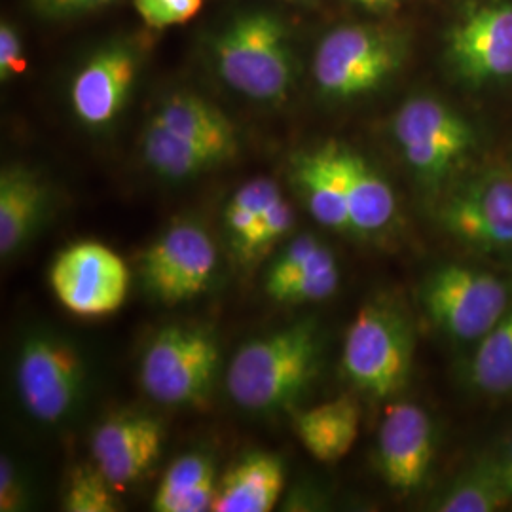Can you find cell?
Masks as SVG:
<instances>
[{
	"label": "cell",
	"instance_id": "23",
	"mask_svg": "<svg viewBox=\"0 0 512 512\" xmlns=\"http://www.w3.org/2000/svg\"><path fill=\"white\" fill-rule=\"evenodd\" d=\"M143 156L154 173L171 181L202 175L232 160L219 148L184 139L152 122H148L143 135Z\"/></svg>",
	"mask_w": 512,
	"mask_h": 512
},
{
	"label": "cell",
	"instance_id": "33",
	"mask_svg": "<svg viewBox=\"0 0 512 512\" xmlns=\"http://www.w3.org/2000/svg\"><path fill=\"white\" fill-rule=\"evenodd\" d=\"M25 69V57H23V44L18 31L12 23L2 21L0 25V80L6 82L14 74L21 73Z\"/></svg>",
	"mask_w": 512,
	"mask_h": 512
},
{
	"label": "cell",
	"instance_id": "27",
	"mask_svg": "<svg viewBox=\"0 0 512 512\" xmlns=\"http://www.w3.org/2000/svg\"><path fill=\"white\" fill-rule=\"evenodd\" d=\"M340 268L334 253L327 249L304 274L298 275L274 300L281 304H308L327 300L338 291Z\"/></svg>",
	"mask_w": 512,
	"mask_h": 512
},
{
	"label": "cell",
	"instance_id": "15",
	"mask_svg": "<svg viewBox=\"0 0 512 512\" xmlns=\"http://www.w3.org/2000/svg\"><path fill=\"white\" fill-rule=\"evenodd\" d=\"M162 446L160 421L145 414H120L95 429L92 456L110 484L122 488L147 473L160 458Z\"/></svg>",
	"mask_w": 512,
	"mask_h": 512
},
{
	"label": "cell",
	"instance_id": "26",
	"mask_svg": "<svg viewBox=\"0 0 512 512\" xmlns=\"http://www.w3.org/2000/svg\"><path fill=\"white\" fill-rule=\"evenodd\" d=\"M283 196L279 186L272 179H253L243 184L230 198L224 209V226L234 253L238 255L241 247L247 243L256 222L272 203Z\"/></svg>",
	"mask_w": 512,
	"mask_h": 512
},
{
	"label": "cell",
	"instance_id": "6",
	"mask_svg": "<svg viewBox=\"0 0 512 512\" xmlns=\"http://www.w3.org/2000/svg\"><path fill=\"white\" fill-rule=\"evenodd\" d=\"M219 361V344L209 330L184 325L165 327L143 353L141 384L156 403H198L211 391Z\"/></svg>",
	"mask_w": 512,
	"mask_h": 512
},
{
	"label": "cell",
	"instance_id": "13",
	"mask_svg": "<svg viewBox=\"0 0 512 512\" xmlns=\"http://www.w3.org/2000/svg\"><path fill=\"white\" fill-rule=\"evenodd\" d=\"M435 459V425L416 404H391L378 435V467L385 484L399 494L418 492Z\"/></svg>",
	"mask_w": 512,
	"mask_h": 512
},
{
	"label": "cell",
	"instance_id": "19",
	"mask_svg": "<svg viewBox=\"0 0 512 512\" xmlns=\"http://www.w3.org/2000/svg\"><path fill=\"white\" fill-rule=\"evenodd\" d=\"M359 421L357 403L340 397L296 412L294 433L310 456L321 463H336L353 448L359 435Z\"/></svg>",
	"mask_w": 512,
	"mask_h": 512
},
{
	"label": "cell",
	"instance_id": "2",
	"mask_svg": "<svg viewBox=\"0 0 512 512\" xmlns=\"http://www.w3.org/2000/svg\"><path fill=\"white\" fill-rule=\"evenodd\" d=\"M220 78L260 103H281L294 84V54L287 25L272 12L232 19L213 42Z\"/></svg>",
	"mask_w": 512,
	"mask_h": 512
},
{
	"label": "cell",
	"instance_id": "32",
	"mask_svg": "<svg viewBox=\"0 0 512 512\" xmlns=\"http://www.w3.org/2000/svg\"><path fill=\"white\" fill-rule=\"evenodd\" d=\"M110 2L112 0H29L38 18L50 19V21L84 16L107 6Z\"/></svg>",
	"mask_w": 512,
	"mask_h": 512
},
{
	"label": "cell",
	"instance_id": "28",
	"mask_svg": "<svg viewBox=\"0 0 512 512\" xmlns=\"http://www.w3.org/2000/svg\"><path fill=\"white\" fill-rule=\"evenodd\" d=\"M65 511L69 512H114L118 501L114 497V486L99 469L78 467L69 478V486L63 499Z\"/></svg>",
	"mask_w": 512,
	"mask_h": 512
},
{
	"label": "cell",
	"instance_id": "7",
	"mask_svg": "<svg viewBox=\"0 0 512 512\" xmlns=\"http://www.w3.org/2000/svg\"><path fill=\"white\" fill-rule=\"evenodd\" d=\"M393 135L404 160L427 186L444 183L475 148V129L433 97H412L393 118Z\"/></svg>",
	"mask_w": 512,
	"mask_h": 512
},
{
	"label": "cell",
	"instance_id": "35",
	"mask_svg": "<svg viewBox=\"0 0 512 512\" xmlns=\"http://www.w3.org/2000/svg\"><path fill=\"white\" fill-rule=\"evenodd\" d=\"M492 463H494L495 473L499 476L501 484L505 486V490L512 497V442L497 458H492Z\"/></svg>",
	"mask_w": 512,
	"mask_h": 512
},
{
	"label": "cell",
	"instance_id": "20",
	"mask_svg": "<svg viewBox=\"0 0 512 512\" xmlns=\"http://www.w3.org/2000/svg\"><path fill=\"white\" fill-rule=\"evenodd\" d=\"M150 122L184 139L219 148L232 158L238 154V133L232 120L213 103L194 93H175L167 97Z\"/></svg>",
	"mask_w": 512,
	"mask_h": 512
},
{
	"label": "cell",
	"instance_id": "8",
	"mask_svg": "<svg viewBox=\"0 0 512 512\" xmlns=\"http://www.w3.org/2000/svg\"><path fill=\"white\" fill-rule=\"evenodd\" d=\"M16 382L27 412L42 423H57L78 403L86 366L69 342L52 334H33L19 351Z\"/></svg>",
	"mask_w": 512,
	"mask_h": 512
},
{
	"label": "cell",
	"instance_id": "17",
	"mask_svg": "<svg viewBox=\"0 0 512 512\" xmlns=\"http://www.w3.org/2000/svg\"><path fill=\"white\" fill-rule=\"evenodd\" d=\"M338 158L346 183L351 234L370 238L384 232L397 217V198L391 184L349 147L338 145Z\"/></svg>",
	"mask_w": 512,
	"mask_h": 512
},
{
	"label": "cell",
	"instance_id": "21",
	"mask_svg": "<svg viewBox=\"0 0 512 512\" xmlns=\"http://www.w3.org/2000/svg\"><path fill=\"white\" fill-rule=\"evenodd\" d=\"M46 205V186L21 165L0 175V255L10 256L31 236Z\"/></svg>",
	"mask_w": 512,
	"mask_h": 512
},
{
	"label": "cell",
	"instance_id": "16",
	"mask_svg": "<svg viewBox=\"0 0 512 512\" xmlns=\"http://www.w3.org/2000/svg\"><path fill=\"white\" fill-rule=\"evenodd\" d=\"M291 181L311 217L338 234H351L348 196L338 158V143L294 154Z\"/></svg>",
	"mask_w": 512,
	"mask_h": 512
},
{
	"label": "cell",
	"instance_id": "10",
	"mask_svg": "<svg viewBox=\"0 0 512 512\" xmlns=\"http://www.w3.org/2000/svg\"><path fill=\"white\" fill-rule=\"evenodd\" d=\"M50 285L65 310L84 319L107 317L128 298V264L103 243L80 241L57 255Z\"/></svg>",
	"mask_w": 512,
	"mask_h": 512
},
{
	"label": "cell",
	"instance_id": "5",
	"mask_svg": "<svg viewBox=\"0 0 512 512\" xmlns=\"http://www.w3.org/2000/svg\"><path fill=\"white\" fill-rule=\"evenodd\" d=\"M511 300L505 279L461 264L435 270L421 287L431 321L458 342H480L509 311Z\"/></svg>",
	"mask_w": 512,
	"mask_h": 512
},
{
	"label": "cell",
	"instance_id": "1",
	"mask_svg": "<svg viewBox=\"0 0 512 512\" xmlns=\"http://www.w3.org/2000/svg\"><path fill=\"white\" fill-rule=\"evenodd\" d=\"M321 340L313 321H298L249 340L226 372L232 401L249 412H274L300 399L315 380Z\"/></svg>",
	"mask_w": 512,
	"mask_h": 512
},
{
	"label": "cell",
	"instance_id": "24",
	"mask_svg": "<svg viewBox=\"0 0 512 512\" xmlns=\"http://www.w3.org/2000/svg\"><path fill=\"white\" fill-rule=\"evenodd\" d=\"M469 380L486 395L512 393V308L478 344Z\"/></svg>",
	"mask_w": 512,
	"mask_h": 512
},
{
	"label": "cell",
	"instance_id": "4",
	"mask_svg": "<svg viewBox=\"0 0 512 512\" xmlns=\"http://www.w3.org/2000/svg\"><path fill=\"white\" fill-rule=\"evenodd\" d=\"M408 42L384 25H346L321 40L313 59L319 92L348 101L374 92L401 69Z\"/></svg>",
	"mask_w": 512,
	"mask_h": 512
},
{
	"label": "cell",
	"instance_id": "12",
	"mask_svg": "<svg viewBox=\"0 0 512 512\" xmlns=\"http://www.w3.org/2000/svg\"><path fill=\"white\" fill-rule=\"evenodd\" d=\"M446 59L469 86L511 78V0H490L469 8L446 35Z\"/></svg>",
	"mask_w": 512,
	"mask_h": 512
},
{
	"label": "cell",
	"instance_id": "22",
	"mask_svg": "<svg viewBox=\"0 0 512 512\" xmlns=\"http://www.w3.org/2000/svg\"><path fill=\"white\" fill-rule=\"evenodd\" d=\"M217 471L205 454H186L175 459L152 499L156 512H205L213 509L217 495Z\"/></svg>",
	"mask_w": 512,
	"mask_h": 512
},
{
	"label": "cell",
	"instance_id": "3",
	"mask_svg": "<svg viewBox=\"0 0 512 512\" xmlns=\"http://www.w3.org/2000/svg\"><path fill=\"white\" fill-rule=\"evenodd\" d=\"M412 361L410 319L389 302L366 304L346 334L342 368L349 382L374 399H387L408 385Z\"/></svg>",
	"mask_w": 512,
	"mask_h": 512
},
{
	"label": "cell",
	"instance_id": "25",
	"mask_svg": "<svg viewBox=\"0 0 512 512\" xmlns=\"http://www.w3.org/2000/svg\"><path fill=\"white\" fill-rule=\"evenodd\" d=\"M512 497L495 473L492 459L467 469L437 501L440 512H494L507 507Z\"/></svg>",
	"mask_w": 512,
	"mask_h": 512
},
{
	"label": "cell",
	"instance_id": "18",
	"mask_svg": "<svg viewBox=\"0 0 512 512\" xmlns=\"http://www.w3.org/2000/svg\"><path fill=\"white\" fill-rule=\"evenodd\" d=\"M285 488L283 459L253 452L232 465L217 486L213 512H270Z\"/></svg>",
	"mask_w": 512,
	"mask_h": 512
},
{
	"label": "cell",
	"instance_id": "31",
	"mask_svg": "<svg viewBox=\"0 0 512 512\" xmlns=\"http://www.w3.org/2000/svg\"><path fill=\"white\" fill-rule=\"evenodd\" d=\"M203 0H133L137 14L152 29L183 25L194 18Z\"/></svg>",
	"mask_w": 512,
	"mask_h": 512
},
{
	"label": "cell",
	"instance_id": "9",
	"mask_svg": "<svg viewBox=\"0 0 512 512\" xmlns=\"http://www.w3.org/2000/svg\"><path fill=\"white\" fill-rule=\"evenodd\" d=\"M440 224L482 253L512 255V173L488 169L458 184L439 207Z\"/></svg>",
	"mask_w": 512,
	"mask_h": 512
},
{
	"label": "cell",
	"instance_id": "11",
	"mask_svg": "<svg viewBox=\"0 0 512 512\" xmlns=\"http://www.w3.org/2000/svg\"><path fill=\"white\" fill-rule=\"evenodd\" d=\"M217 270V247L196 222H177L156 239L141 258L148 291L167 304L205 293Z\"/></svg>",
	"mask_w": 512,
	"mask_h": 512
},
{
	"label": "cell",
	"instance_id": "14",
	"mask_svg": "<svg viewBox=\"0 0 512 512\" xmlns=\"http://www.w3.org/2000/svg\"><path fill=\"white\" fill-rule=\"evenodd\" d=\"M139 71V54L131 42L99 48L74 74L71 105L88 128H105L122 112Z\"/></svg>",
	"mask_w": 512,
	"mask_h": 512
},
{
	"label": "cell",
	"instance_id": "29",
	"mask_svg": "<svg viewBox=\"0 0 512 512\" xmlns=\"http://www.w3.org/2000/svg\"><path fill=\"white\" fill-rule=\"evenodd\" d=\"M329 247L321 243L315 236H298L293 239L285 251L277 256L274 264L266 274V293L275 298L285 287H289L294 279L304 274L311 264L323 255Z\"/></svg>",
	"mask_w": 512,
	"mask_h": 512
},
{
	"label": "cell",
	"instance_id": "30",
	"mask_svg": "<svg viewBox=\"0 0 512 512\" xmlns=\"http://www.w3.org/2000/svg\"><path fill=\"white\" fill-rule=\"evenodd\" d=\"M293 224V207L279 196L256 222L255 230L238 253L239 260L255 262L256 258L266 255L279 239L291 232Z\"/></svg>",
	"mask_w": 512,
	"mask_h": 512
},
{
	"label": "cell",
	"instance_id": "34",
	"mask_svg": "<svg viewBox=\"0 0 512 512\" xmlns=\"http://www.w3.org/2000/svg\"><path fill=\"white\" fill-rule=\"evenodd\" d=\"M23 505V484L10 458L0 461V511H18Z\"/></svg>",
	"mask_w": 512,
	"mask_h": 512
},
{
	"label": "cell",
	"instance_id": "36",
	"mask_svg": "<svg viewBox=\"0 0 512 512\" xmlns=\"http://www.w3.org/2000/svg\"><path fill=\"white\" fill-rule=\"evenodd\" d=\"M355 2L363 4L366 8H372V10H380V8L389 6V4H391V2H395V0H355Z\"/></svg>",
	"mask_w": 512,
	"mask_h": 512
}]
</instances>
